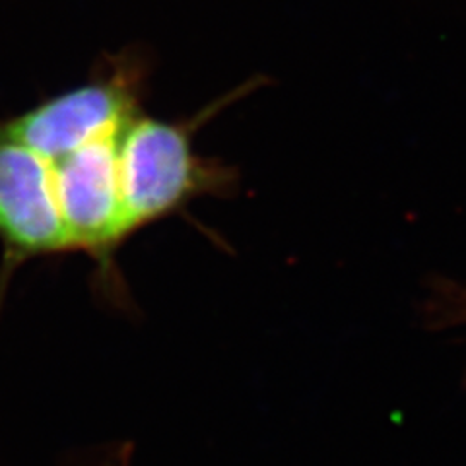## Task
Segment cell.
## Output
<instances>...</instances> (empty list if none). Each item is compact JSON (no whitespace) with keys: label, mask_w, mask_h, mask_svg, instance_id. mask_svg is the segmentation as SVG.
<instances>
[{"label":"cell","mask_w":466,"mask_h":466,"mask_svg":"<svg viewBox=\"0 0 466 466\" xmlns=\"http://www.w3.org/2000/svg\"><path fill=\"white\" fill-rule=\"evenodd\" d=\"M251 84L241 87L191 121H164L138 113L119 135L116 164L130 233L148 228L183 210L207 195H224L236 185L231 167L195 150L197 130L222 107L236 101Z\"/></svg>","instance_id":"1"},{"label":"cell","mask_w":466,"mask_h":466,"mask_svg":"<svg viewBox=\"0 0 466 466\" xmlns=\"http://www.w3.org/2000/svg\"><path fill=\"white\" fill-rule=\"evenodd\" d=\"M144 80L146 63L138 53L109 56L92 78L0 121V138L18 142L53 164L86 144L121 133L142 113Z\"/></svg>","instance_id":"2"},{"label":"cell","mask_w":466,"mask_h":466,"mask_svg":"<svg viewBox=\"0 0 466 466\" xmlns=\"http://www.w3.org/2000/svg\"><path fill=\"white\" fill-rule=\"evenodd\" d=\"M119 135L99 138L51 164L55 191L70 251L94 260L97 279L111 289L121 284L115 255L133 236L128 228L116 164Z\"/></svg>","instance_id":"3"},{"label":"cell","mask_w":466,"mask_h":466,"mask_svg":"<svg viewBox=\"0 0 466 466\" xmlns=\"http://www.w3.org/2000/svg\"><path fill=\"white\" fill-rule=\"evenodd\" d=\"M0 301L27 260L70 251L51 164L5 138H0Z\"/></svg>","instance_id":"4"}]
</instances>
